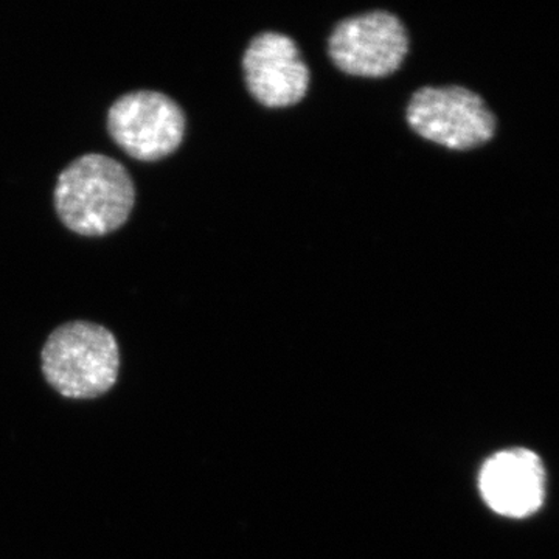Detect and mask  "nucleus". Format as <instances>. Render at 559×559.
Returning <instances> with one entry per match:
<instances>
[{
    "mask_svg": "<svg viewBox=\"0 0 559 559\" xmlns=\"http://www.w3.org/2000/svg\"><path fill=\"white\" fill-rule=\"evenodd\" d=\"M242 73L250 95L271 109L290 108L310 90V69L297 44L283 33L264 32L250 40Z\"/></svg>",
    "mask_w": 559,
    "mask_h": 559,
    "instance_id": "423d86ee",
    "label": "nucleus"
},
{
    "mask_svg": "<svg viewBox=\"0 0 559 559\" xmlns=\"http://www.w3.org/2000/svg\"><path fill=\"white\" fill-rule=\"evenodd\" d=\"M53 202L68 229L83 237H103L130 218L135 187L120 162L105 154H84L58 176Z\"/></svg>",
    "mask_w": 559,
    "mask_h": 559,
    "instance_id": "f257e3e1",
    "label": "nucleus"
},
{
    "mask_svg": "<svg viewBox=\"0 0 559 559\" xmlns=\"http://www.w3.org/2000/svg\"><path fill=\"white\" fill-rule=\"evenodd\" d=\"M186 116L178 103L156 91H135L114 103L108 114L110 138L142 162L165 159L186 135Z\"/></svg>",
    "mask_w": 559,
    "mask_h": 559,
    "instance_id": "39448f33",
    "label": "nucleus"
},
{
    "mask_svg": "<svg viewBox=\"0 0 559 559\" xmlns=\"http://www.w3.org/2000/svg\"><path fill=\"white\" fill-rule=\"evenodd\" d=\"M406 119L419 138L460 151L488 143L498 124L484 98L462 86L421 87L412 95Z\"/></svg>",
    "mask_w": 559,
    "mask_h": 559,
    "instance_id": "7ed1b4c3",
    "label": "nucleus"
},
{
    "mask_svg": "<svg viewBox=\"0 0 559 559\" xmlns=\"http://www.w3.org/2000/svg\"><path fill=\"white\" fill-rule=\"evenodd\" d=\"M40 359L47 382L68 399H97L119 378V344L98 323L58 326L44 344Z\"/></svg>",
    "mask_w": 559,
    "mask_h": 559,
    "instance_id": "f03ea898",
    "label": "nucleus"
},
{
    "mask_svg": "<svg viewBox=\"0 0 559 559\" xmlns=\"http://www.w3.org/2000/svg\"><path fill=\"white\" fill-rule=\"evenodd\" d=\"M403 22L388 11H369L341 21L329 39V55L337 69L362 79H382L401 68L409 53Z\"/></svg>",
    "mask_w": 559,
    "mask_h": 559,
    "instance_id": "20e7f679",
    "label": "nucleus"
},
{
    "mask_svg": "<svg viewBox=\"0 0 559 559\" xmlns=\"http://www.w3.org/2000/svg\"><path fill=\"white\" fill-rule=\"evenodd\" d=\"M479 488L487 506L500 516H532L546 499V469L533 451H500L480 471Z\"/></svg>",
    "mask_w": 559,
    "mask_h": 559,
    "instance_id": "0eeeda50",
    "label": "nucleus"
}]
</instances>
